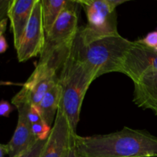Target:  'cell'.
<instances>
[{
    "instance_id": "cell-1",
    "label": "cell",
    "mask_w": 157,
    "mask_h": 157,
    "mask_svg": "<svg viewBox=\"0 0 157 157\" xmlns=\"http://www.w3.org/2000/svg\"><path fill=\"white\" fill-rule=\"evenodd\" d=\"M133 41L113 32H101L82 26L71 46L76 58L88 66L97 78L111 72H121V65Z\"/></svg>"
},
{
    "instance_id": "cell-2",
    "label": "cell",
    "mask_w": 157,
    "mask_h": 157,
    "mask_svg": "<svg viewBox=\"0 0 157 157\" xmlns=\"http://www.w3.org/2000/svg\"><path fill=\"white\" fill-rule=\"evenodd\" d=\"M75 147L81 157H157L156 136L127 127L107 134L77 135Z\"/></svg>"
},
{
    "instance_id": "cell-3",
    "label": "cell",
    "mask_w": 157,
    "mask_h": 157,
    "mask_svg": "<svg viewBox=\"0 0 157 157\" xmlns=\"http://www.w3.org/2000/svg\"><path fill=\"white\" fill-rule=\"evenodd\" d=\"M58 76L62 90L60 107L68 121L72 133L77 134L84 98L91 83L98 78L88 66L76 58L71 48Z\"/></svg>"
},
{
    "instance_id": "cell-4",
    "label": "cell",
    "mask_w": 157,
    "mask_h": 157,
    "mask_svg": "<svg viewBox=\"0 0 157 157\" xmlns=\"http://www.w3.org/2000/svg\"><path fill=\"white\" fill-rule=\"evenodd\" d=\"M78 6L77 1H67L53 27L46 34L44 48L37 64H48L60 71L80 28Z\"/></svg>"
},
{
    "instance_id": "cell-5",
    "label": "cell",
    "mask_w": 157,
    "mask_h": 157,
    "mask_svg": "<svg viewBox=\"0 0 157 157\" xmlns=\"http://www.w3.org/2000/svg\"><path fill=\"white\" fill-rule=\"evenodd\" d=\"M58 69L48 64H37L19 92L12 99L15 107L20 104L37 106L44 95L59 82Z\"/></svg>"
},
{
    "instance_id": "cell-6",
    "label": "cell",
    "mask_w": 157,
    "mask_h": 157,
    "mask_svg": "<svg viewBox=\"0 0 157 157\" xmlns=\"http://www.w3.org/2000/svg\"><path fill=\"white\" fill-rule=\"evenodd\" d=\"M45 34L41 0H37L21 42L15 49L19 62H25L41 55L45 42Z\"/></svg>"
},
{
    "instance_id": "cell-7",
    "label": "cell",
    "mask_w": 157,
    "mask_h": 157,
    "mask_svg": "<svg viewBox=\"0 0 157 157\" xmlns=\"http://www.w3.org/2000/svg\"><path fill=\"white\" fill-rule=\"evenodd\" d=\"M156 71L157 50L147 46L140 39L133 41L124 58L120 73L130 78L134 84L146 74Z\"/></svg>"
},
{
    "instance_id": "cell-8",
    "label": "cell",
    "mask_w": 157,
    "mask_h": 157,
    "mask_svg": "<svg viewBox=\"0 0 157 157\" xmlns=\"http://www.w3.org/2000/svg\"><path fill=\"white\" fill-rule=\"evenodd\" d=\"M84 9L89 27L101 32L117 31L115 10L127 0H77Z\"/></svg>"
},
{
    "instance_id": "cell-9",
    "label": "cell",
    "mask_w": 157,
    "mask_h": 157,
    "mask_svg": "<svg viewBox=\"0 0 157 157\" xmlns=\"http://www.w3.org/2000/svg\"><path fill=\"white\" fill-rule=\"evenodd\" d=\"M77 135L72 133L68 121L59 107L41 157H64L67 150L75 147Z\"/></svg>"
},
{
    "instance_id": "cell-10",
    "label": "cell",
    "mask_w": 157,
    "mask_h": 157,
    "mask_svg": "<svg viewBox=\"0 0 157 157\" xmlns=\"http://www.w3.org/2000/svg\"><path fill=\"white\" fill-rule=\"evenodd\" d=\"M29 107L25 104L15 107L18 110V121L12 139L6 144L9 157H16L22 154L38 141L32 132V124L28 117Z\"/></svg>"
},
{
    "instance_id": "cell-11",
    "label": "cell",
    "mask_w": 157,
    "mask_h": 157,
    "mask_svg": "<svg viewBox=\"0 0 157 157\" xmlns=\"http://www.w3.org/2000/svg\"><path fill=\"white\" fill-rule=\"evenodd\" d=\"M37 0H11L8 12L10 30L13 35L14 47L19 45L24 32L32 15Z\"/></svg>"
},
{
    "instance_id": "cell-12",
    "label": "cell",
    "mask_w": 157,
    "mask_h": 157,
    "mask_svg": "<svg viewBox=\"0 0 157 157\" xmlns=\"http://www.w3.org/2000/svg\"><path fill=\"white\" fill-rule=\"evenodd\" d=\"M133 86V103L157 116V71L146 74Z\"/></svg>"
},
{
    "instance_id": "cell-13",
    "label": "cell",
    "mask_w": 157,
    "mask_h": 157,
    "mask_svg": "<svg viewBox=\"0 0 157 157\" xmlns=\"http://www.w3.org/2000/svg\"><path fill=\"white\" fill-rule=\"evenodd\" d=\"M61 94L62 90L58 82V84H56L44 95L41 102L36 107L42 121L51 127L53 126L57 112L60 107Z\"/></svg>"
},
{
    "instance_id": "cell-14",
    "label": "cell",
    "mask_w": 157,
    "mask_h": 157,
    "mask_svg": "<svg viewBox=\"0 0 157 157\" xmlns=\"http://www.w3.org/2000/svg\"><path fill=\"white\" fill-rule=\"evenodd\" d=\"M68 0H41L42 21L47 34L53 27Z\"/></svg>"
},
{
    "instance_id": "cell-15",
    "label": "cell",
    "mask_w": 157,
    "mask_h": 157,
    "mask_svg": "<svg viewBox=\"0 0 157 157\" xmlns=\"http://www.w3.org/2000/svg\"><path fill=\"white\" fill-rule=\"evenodd\" d=\"M32 132L38 140H47L52 130V127L41 121L32 124Z\"/></svg>"
},
{
    "instance_id": "cell-16",
    "label": "cell",
    "mask_w": 157,
    "mask_h": 157,
    "mask_svg": "<svg viewBox=\"0 0 157 157\" xmlns=\"http://www.w3.org/2000/svg\"><path fill=\"white\" fill-rule=\"evenodd\" d=\"M45 142L46 140H38L35 145H34L28 151L16 157H41Z\"/></svg>"
},
{
    "instance_id": "cell-17",
    "label": "cell",
    "mask_w": 157,
    "mask_h": 157,
    "mask_svg": "<svg viewBox=\"0 0 157 157\" xmlns=\"http://www.w3.org/2000/svg\"><path fill=\"white\" fill-rule=\"evenodd\" d=\"M140 41L148 47L157 50V31L150 32Z\"/></svg>"
},
{
    "instance_id": "cell-18",
    "label": "cell",
    "mask_w": 157,
    "mask_h": 157,
    "mask_svg": "<svg viewBox=\"0 0 157 157\" xmlns=\"http://www.w3.org/2000/svg\"><path fill=\"white\" fill-rule=\"evenodd\" d=\"M13 107L7 101L1 100L0 101V117H9L10 113L13 111Z\"/></svg>"
},
{
    "instance_id": "cell-19",
    "label": "cell",
    "mask_w": 157,
    "mask_h": 157,
    "mask_svg": "<svg viewBox=\"0 0 157 157\" xmlns=\"http://www.w3.org/2000/svg\"><path fill=\"white\" fill-rule=\"evenodd\" d=\"M28 117H29V121L32 124H35V123L42 120L38 108L35 106H30L29 107V111H28Z\"/></svg>"
},
{
    "instance_id": "cell-20",
    "label": "cell",
    "mask_w": 157,
    "mask_h": 157,
    "mask_svg": "<svg viewBox=\"0 0 157 157\" xmlns=\"http://www.w3.org/2000/svg\"><path fill=\"white\" fill-rule=\"evenodd\" d=\"M11 0H0V22L8 18V12Z\"/></svg>"
},
{
    "instance_id": "cell-21",
    "label": "cell",
    "mask_w": 157,
    "mask_h": 157,
    "mask_svg": "<svg viewBox=\"0 0 157 157\" xmlns=\"http://www.w3.org/2000/svg\"><path fill=\"white\" fill-rule=\"evenodd\" d=\"M9 45L4 35L0 37V54H3L7 51Z\"/></svg>"
},
{
    "instance_id": "cell-22",
    "label": "cell",
    "mask_w": 157,
    "mask_h": 157,
    "mask_svg": "<svg viewBox=\"0 0 157 157\" xmlns=\"http://www.w3.org/2000/svg\"><path fill=\"white\" fill-rule=\"evenodd\" d=\"M64 157H81V156L78 154V153L77 152L75 147H71L68 150H67Z\"/></svg>"
},
{
    "instance_id": "cell-23",
    "label": "cell",
    "mask_w": 157,
    "mask_h": 157,
    "mask_svg": "<svg viewBox=\"0 0 157 157\" xmlns=\"http://www.w3.org/2000/svg\"><path fill=\"white\" fill-rule=\"evenodd\" d=\"M7 23H8V18L3 20L2 21L0 22V37L2 35H4V33L6 31V28H7Z\"/></svg>"
},
{
    "instance_id": "cell-24",
    "label": "cell",
    "mask_w": 157,
    "mask_h": 157,
    "mask_svg": "<svg viewBox=\"0 0 157 157\" xmlns=\"http://www.w3.org/2000/svg\"><path fill=\"white\" fill-rule=\"evenodd\" d=\"M6 155H8L7 145L0 144V157H5Z\"/></svg>"
},
{
    "instance_id": "cell-25",
    "label": "cell",
    "mask_w": 157,
    "mask_h": 157,
    "mask_svg": "<svg viewBox=\"0 0 157 157\" xmlns=\"http://www.w3.org/2000/svg\"><path fill=\"white\" fill-rule=\"evenodd\" d=\"M12 84V83H10V82H0V85H2V84Z\"/></svg>"
}]
</instances>
